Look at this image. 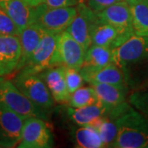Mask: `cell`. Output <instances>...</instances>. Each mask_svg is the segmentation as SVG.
<instances>
[{"label": "cell", "mask_w": 148, "mask_h": 148, "mask_svg": "<svg viewBox=\"0 0 148 148\" xmlns=\"http://www.w3.org/2000/svg\"><path fill=\"white\" fill-rule=\"evenodd\" d=\"M131 36L123 35L115 27L101 21L98 17L91 32L90 45L102 46L114 49Z\"/></svg>", "instance_id": "9a60e30c"}, {"label": "cell", "mask_w": 148, "mask_h": 148, "mask_svg": "<svg viewBox=\"0 0 148 148\" xmlns=\"http://www.w3.org/2000/svg\"><path fill=\"white\" fill-rule=\"evenodd\" d=\"M20 31L4 8L0 4V35L18 36Z\"/></svg>", "instance_id": "4316f807"}, {"label": "cell", "mask_w": 148, "mask_h": 148, "mask_svg": "<svg viewBox=\"0 0 148 148\" xmlns=\"http://www.w3.org/2000/svg\"><path fill=\"white\" fill-rule=\"evenodd\" d=\"M86 51L69 32L58 35L50 67L62 66L80 70Z\"/></svg>", "instance_id": "5b68a950"}, {"label": "cell", "mask_w": 148, "mask_h": 148, "mask_svg": "<svg viewBox=\"0 0 148 148\" xmlns=\"http://www.w3.org/2000/svg\"><path fill=\"white\" fill-rule=\"evenodd\" d=\"M109 118L116 123L118 132L110 147H148V118L127 102L112 111Z\"/></svg>", "instance_id": "7a4b0ae2"}, {"label": "cell", "mask_w": 148, "mask_h": 148, "mask_svg": "<svg viewBox=\"0 0 148 148\" xmlns=\"http://www.w3.org/2000/svg\"><path fill=\"white\" fill-rule=\"evenodd\" d=\"M21 55L18 36L0 35V77L16 73Z\"/></svg>", "instance_id": "7c38bea8"}, {"label": "cell", "mask_w": 148, "mask_h": 148, "mask_svg": "<svg viewBox=\"0 0 148 148\" xmlns=\"http://www.w3.org/2000/svg\"><path fill=\"white\" fill-rule=\"evenodd\" d=\"M112 63V49L109 48L90 45L86 51L83 63L80 69L82 76L103 69Z\"/></svg>", "instance_id": "ac0fdd59"}, {"label": "cell", "mask_w": 148, "mask_h": 148, "mask_svg": "<svg viewBox=\"0 0 148 148\" xmlns=\"http://www.w3.org/2000/svg\"><path fill=\"white\" fill-rule=\"evenodd\" d=\"M13 84L33 104L48 113L53 108L54 101L47 86L37 74L16 73L12 79Z\"/></svg>", "instance_id": "277c9868"}, {"label": "cell", "mask_w": 148, "mask_h": 148, "mask_svg": "<svg viewBox=\"0 0 148 148\" xmlns=\"http://www.w3.org/2000/svg\"><path fill=\"white\" fill-rule=\"evenodd\" d=\"M99 103H101L100 99L98 98L93 87L90 86H82L71 94L68 104L69 107L72 108H81Z\"/></svg>", "instance_id": "cb8c5ba5"}, {"label": "cell", "mask_w": 148, "mask_h": 148, "mask_svg": "<svg viewBox=\"0 0 148 148\" xmlns=\"http://www.w3.org/2000/svg\"><path fill=\"white\" fill-rule=\"evenodd\" d=\"M0 4L15 22L20 32L36 22L45 6V3H42L33 7L28 5L22 0H0Z\"/></svg>", "instance_id": "4fadbf2b"}, {"label": "cell", "mask_w": 148, "mask_h": 148, "mask_svg": "<svg viewBox=\"0 0 148 148\" xmlns=\"http://www.w3.org/2000/svg\"><path fill=\"white\" fill-rule=\"evenodd\" d=\"M83 77L85 81L88 83H91V82L105 83V84L114 85L121 88L128 89L121 70L113 63L96 72L86 74L83 76Z\"/></svg>", "instance_id": "d6986e66"}, {"label": "cell", "mask_w": 148, "mask_h": 148, "mask_svg": "<svg viewBox=\"0 0 148 148\" xmlns=\"http://www.w3.org/2000/svg\"><path fill=\"white\" fill-rule=\"evenodd\" d=\"M101 136L106 147H110L114 142L118 132L115 122L108 116H103L95 121L91 125Z\"/></svg>", "instance_id": "603a6c76"}, {"label": "cell", "mask_w": 148, "mask_h": 148, "mask_svg": "<svg viewBox=\"0 0 148 148\" xmlns=\"http://www.w3.org/2000/svg\"><path fill=\"white\" fill-rule=\"evenodd\" d=\"M112 63L121 70L129 91L147 82L148 37H129L112 49Z\"/></svg>", "instance_id": "6da1fadb"}, {"label": "cell", "mask_w": 148, "mask_h": 148, "mask_svg": "<svg viewBox=\"0 0 148 148\" xmlns=\"http://www.w3.org/2000/svg\"><path fill=\"white\" fill-rule=\"evenodd\" d=\"M45 33V32L36 23L32 24L21 31L18 36L21 43V55L16 73L27 64Z\"/></svg>", "instance_id": "e0dca14e"}, {"label": "cell", "mask_w": 148, "mask_h": 148, "mask_svg": "<svg viewBox=\"0 0 148 148\" xmlns=\"http://www.w3.org/2000/svg\"><path fill=\"white\" fill-rule=\"evenodd\" d=\"M79 0H44V3L48 8H64L75 7L78 4Z\"/></svg>", "instance_id": "f1b7e54d"}, {"label": "cell", "mask_w": 148, "mask_h": 148, "mask_svg": "<svg viewBox=\"0 0 148 148\" xmlns=\"http://www.w3.org/2000/svg\"><path fill=\"white\" fill-rule=\"evenodd\" d=\"M51 132L45 119L28 117L24 120L21 139L16 147L46 148L51 147Z\"/></svg>", "instance_id": "8992f818"}, {"label": "cell", "mask_w": 148, "mask_h": 148, "mask_svg": "<svg viewBox=\"0 0 148 148\" xmlns=\"http://www.w3.org/2000/svg\"><path fill=\"white\" fill-rule=\"evenodd\" d=\"M22 1H24L28 5L33 6V7L44 3V0H22Z\"/></svg>", "instance_id": "f546056e"}, {"label": "cell", "mask_w": 148, "mask_h": 148, "mask_svg": "<svg viewBox=\"0 0 148 148\" xmlns=\"http://www.w3.org/2000/svg\"><path fill=\"white\" fill-rule=\"evenodd\" d=\"M97 20L96 13L89 8L85 3H78L77 14L66 32L73 37L86 51L91 43L92 28Z\"/></svg>", "instance_id": "52a82bcc"}, {"label": "cell", "mask_w": 148, "mask_h": 148, "mask_svg": "<svg viewBox=\"0 0 148 148\" xmlns=\"http://www.w3.org/2000/svg\"><path fill=\"white\" fill-rule=\"evenodd\" d=\"M128 102L137 110L148 118V82L136 89L130 90Z\"/></svg>", "instance_id": "d4e9b609"}, {"label": "cell", "mask_w": 148, "mask_h": 148, "mask_svg": "<svg viewBox=\"0 0 148 148\" xmlns=\"http://www.w3.org/2000/svg\"><path fill=\"white\" fill-rule=\"evenodd\" d=\"M73 138L77 147H106L98 132L91 126H80L77 129H75Z\"/></svg>", "instance_id": "7402d4cb"}, {"label": "cell", "mask_w": 148, "mask_h": 148, "mask_svg": "<svg viewBox=\"0 0 148 148\" xmlns=\"http://www.w3.org/2000/svg\"><path fill=\"white\" fill-rule=\"evenodd\" d=\"M147 2H148V0H147Z\"/></svg>", "instance_id": "1f68e13d"}, {"label": "cell", "mask_w": 148, "mask_h": 148, "mask_svg": "<svg viewBox=\"0 0 148 148\" xmlns=\"http://www.w3.org/2000/svg\"><path fill=\"white\" fill-rule=\"evenodd\" d=\"M58 35L45 32L27 64L18 72L26 74H38L49 68Z\"/></svg>", "instance_id": "9c48e42d"}, {"label": "cell", "mask_w": 148, "mask_h": 148, "mask_svg": "<svg viewBox=\"0 0 148 148\" xmlns=\"http://www.w3.org/2000/svg\"><path fill=\"white\" fill-rule=\"evenodd\" d=\"M89 84L93 87L100 101L106 108L107 114L127 102L126 100L129 93V90L127 88L98 82H91Z\"/></svg>", "instance_id": "2e32d148"}, {"label": "cell", "mask_w": 148, "mask_h": 148, "mask_svg": "<svg viewBox=\"0 0 148 148\" xmlns=\"http://www.w3.org/2000/svg\"><path fill=\"white\" fill-rule=\"evenodd\" d=\"M130 6L132 28L137 36L148 37V2L147 0H126Z\"/></svg>", "instance_id": "44dd1931"}, {"label": "cell", "mask_w": 148, "mask_h": 148, "mask_svg": "<svg viewBox=\"0 0 148 148\" xmlns=\"http://www.w3.org/2000/svg\"><path fill=\"white\" fill-rule=\"evenodd\" d=\"M70 119L79 126H90L97 119L107 114L106 108L102 103L81 108L68 109Z\"/></svg>", "instance_id": "ffe728a7"}, {"label": "cell", "mask_w": 148, "mask_h": 148, "mask_svg": "<svg viewBox=\"0 0 148 148\" xmlns=\"http://www.w3.org/2000/svg\"><path fill=\"white\" fill-rule=\"evenodd\" d=\"M65 81L68 90L71 95L83 86L85 79L79 70L65 68Z\"/></svg>", "instance_id": "484cf974"}, {"label": "cell", "mask_w": 148, "mask_h": 148, "mask_svg": "<svg viewBox=\"0 0 148 148\" xmlns=\"http://www.w3.org/2000/svg\"><path fill=\"white\" fill-rule=\"evenodd\" d=\"M37 75L46 84L54 102L58 104L69 103L71 95L65 81V67H49Z\"/></svg>", "instance_id": "5bb4252c"}, {"label": "cell", "mask_w": 148, "mask_h": 148, "mask_svg": "<svg viewBox=\"0 0 148 148\" xmlns=\"http://www.w3.org/2000/svg\"><path fill=\"white\" fill-rule=\"evenodd\" d=\"M0 103L27 119L28 117H38L43 119L48 118L47 113L33 104L24 94H22L12 80L0 77Z\"/></svg>", "instance_id": "3957f363"}, {"label": "cell", "mask_w": 148, "mask_h": 148, "mask_svg": "<svg viewBox=\"0 0 148 148\" xmlns=\"http://www.w3.org/2000/svg\"><path fill=\"white\" fill-rule=\"evenodd\" d=\"M25 118L0 103V147H15L20 142Z\"/></svg>", "instance_id": "30bf717a"}, {"label": "cell", "mask_w": 148, "mask_h": 148, "mask_svg": "<svg viewBox=\"0 0 148 148\" xmlns=\"http://www.w3.org/2000/svg\"><path fill=\"white\" fill-rule=\"evenodd\" d=\"M86 0H79V3H86Z\"/></svg>", "instance_id": "4dcf8cb0"}, {"label": "cell", "mask_w": 148, "mask_h": 148, "mask_svg": "<svg viewBox=\"0 0 148 148\" xmlns=\"http://www.w3.org/2000/svg\"><path fill=\"white\" fill-rule=\"evenodd\" d=\"M76 14L77 6L48 8L45 4L42 12L36 23L45 32L58 35L66 31Z\"/></svg>", "instance_id": "ba28073f"}, {"label": "cell", "mask_w": 148, "mask_h": 148, "mask_svg": "<svg viewBox=\"0 0 148 148\" xmlns=\"http://www.w3.org/2000/svg\"><path fill=\"white\" fill-rule=\"evenodd\" d=\"M101 21L115 27L119 32L127 36L134 34L132 23V14L130 6L126 0L119 1L106 9L96 13Z\"/></svg>", "instance_id": "8fae6325"}, {"label": "cell", "mask_w": 148, "mask_h": 148, "mask_svg": "<svg viewBox=\"0 0 148 148\" xmlns=\"http://www.w3.org/2000/svg\"><path fill=\"white\" fill-rule=\"evenodd\" d=\"M119 1L122 0H86V4L95 13H98Z\"/></svg>", "instance_id": "83f0119b"}]
</instances>
